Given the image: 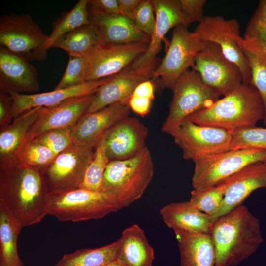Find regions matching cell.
I'll list each match as a JSON object with an SVG mask.
<instances>
[{"instance_id":"cell-10","label":"cell","mask_w":266,"mask_h":266,"mask_svg":"<svg viewBox=\"0 0 266 266\" xmlns=\"http://www.w3.org/2000/svg\"><path fill=\"white\" fill-rule=\"evenodd\" d=\"M170 135L181 149L183 158L194 162L230 150L232 139L230 131L199 125L188 119Z\"/></svg>"},{"instance_id":"cell-27","label":"cell","mask_w":266,"mask_h":266,"mask_svg":"<svg viewBox=\"0 0 266 266\" xmlns=\"http://www.w3.org/2000/svg\"><path fill=\"white\" fill-rule=\"evenodd\" d=\"M119 240L117 258L126 266H153L154 251L143 229L137 224L125 229Z\"/></svg>"},{"instance_id":"cell-24","label":"cell","mask_w":266,"mask_h":266,"mask_svg":"<svg viewBox=\"0 0 266 266\" xmlns=\"http://www.w3.org/2000/svg\"><path fill=\"white\" fill-rule=\"evenodd\" d=\"M180 254V266H215L214 245L209 233L174 231Z\"/></svg>"},{"instance_id":"cell-22","label":"cell","mask_w":266,"mask_h":266,"mask_svg":"<svg viewBox=\"0 0 266 266\" xmlns=\"http://www.w3.org/2000/svg\"><path fill=\"white\" fill-rule=\"evenodd\" d=\"M90 23L94 27L100 42L126 44L149 43L150 36L139 31L133 22L120 14L107 15L88 11Z\"/></svg>"},{"instance_id":"cell-29","label":"cell","mask_w":266,"mask_h":266,"mask_svg":"<svg viewBox=\"0 0 266 266\" xmlns=\"http://www.w3.org/2000/svg\"><path fill=\"white\" fill-rule=\"evenodd\" d=\"M237 43L250 66L252 83L262 99L264 108L263 123L266 125V46L254 39L240 36Z\"/></svg>"},{"instance_id":"cell-46","label":"cell","mask_w":266,"mask_h":266,"mask_svg":"<svg viewBox=\"0 0 266 266\" xmlns=\"http://www.w3.org/2000/svg\"><path fill=\"white\" fill-rule=\"evenodd\" d=\"M104 266H126L124 264L120 262V261L116 260L113 261Z\"/></svg>"},{"instance_id":"cell-26","label":"cell","mask_w":266,"mask_h":266,"mask_svg":"<svg viewBox=\"0 0 266 266\" xmlns=\"http://www.w3.org/2000/svg\"><path fill=\"white\" fill-rule=\"evenodd\" d=\"M38 107L22 113L9 125L0 129V168L17 163L27 133L37 117Z\"/></svg>"},{"instance_id":"cell-5","label":"cell","mask_w":266,"mask_h":266,"mask_svg":"<svg viewBox=\"0 0 266 266\" xmlns=\"http://www.w3.org/2000/svg\"><path fill=\"white\" fill-rule=\"evenodd\" d=\"M119 210L113 196L82 188L49 192L48 215L61 221L99 219Z\"/></svg>"},{"instance_id":"cell-19","label":"cell","mask_w":266,"mask_h":266,"mask_svg":"<svg viewBox=\"0 0 266 266\" xmlns=\"http://www.w3.org/2000/svg\"><path fill=\"white\" fill-rule=\"evenodd\" d=\"M129 115V106L120 103L87 113L72 127L74 142L96 148L113 126Z\"/></svg>"},{"instance_id":"cell-23","label":"cell","mask_w":266,"mask_h":266,"mask_svg":"<svg viewBox=\"0 0 266 266\" xmlns=\"http://www.w3.org/2000/svg\"><path fill=\"white\" fill-rule=\"evenodd\" d=\"M150 78L128 67L112 76L109 81L98 89L94 94L87 113L95 112L117 103L128 105L129 99L135 88L141 82Z\"/></svg>"},{"instance_id":"cell-28","label":"cell","mask_w":266,"mask_h":266,"mask_svg":"<svg viewBox=\"0 0 266 266\" xmlns=\"http://www.w3.org/2000/svg\"><path fill=\"white\" fill-rule=\"evenodd\" d=\"M23 228L6 206L0 202V266H23L17 248Z\"/></svg>"},{"instance_id":"cell-14","label":"cell","mask_w":266,"mask_h":266,"mask_svg":"<svg viewBox=\"0 0 266 266\" xmlns=\"http://www.w3.org/2000/svg\"><path fill=\"white\" fill-rule=\"evenodd\" d=\"M148 46V43L143 42L120 44L100 42L85 57L86 82L100 80L122 72L143 54Z\"/></svg>"},{"instance_id":"cell-41","label":"cell","mask_w":266,"mask_h":266,"mask_svg":"<svg viewBox=\"0 0 266 266\" xmlns=\"http://www.w3.org/2000/svg\"><path fill=\"white\" fill-rule=\"evenodd\" d=\"M154 14L152 0H142L135 12L133 19L136 28L150 37L156 24Z\"/></svg>"},{"instance_id":"cell-21","label":"cell","mask_w":266,"mask_h":266,"mask_svg":"<svg viewBox=\"0 0 266 266\" xmlns=\"http://www.w3.org/2000/svg\"><path fill=\"white\" fill-rule=\"evenodd\" d=\"M112 76L99 80L86 82L76 86L54 89L48 92L33 94L8 93L13 100L14 119L36 107L55 106L68 99L95 94Z\"/></svg>"},{"instance_id":"cell-11","label":"cell","mask_w":266,"mask_h":266,"mask_svg":"<svg viewBox=\"0 0 266 266\" xmlns=\"http://www.w3.org/2000/svg\"><path fill=\"white\" fill-rule=\"evenodd\" d=\"M96 148L74 142L41 170L49 192L80 188Z\"/></svg>"},{"instance_id":"cell-38","label":"cell","mask_w":266,"mask_h":266,"mask_svg":"<svg viewBox=\"0 0 266 266\" xmlns=\"http://www.w3.org/2000/svg\"><path fill=\"white\" fill-rule=\"evenodd\" d=\"M87 63L84 57L69 56L66 70L54 89H60L81 85L85 82Z\"/></svg>"},{"instance_id":"cell-39","label":"cell","mask_w":266,"mask_h":266,"mask_svg":"<svg viewBox=\"0 0 266 266\" xmlns=\"http://www.w3.org/2000/svg\"><path fill=\"white\" fill-rule=\"evenodd\" d=\"M72 127L51 130L34 140L45 146L57 155L74 143Z\"/></svg>"},{"instance_id":"cell-25","label":"cell","mask_w":266,"mask_h":266,"mask_svg":"<svg viewBox=\"0 0 266 266\" xmlns=\"http://www.w3.org/2000/svg\"><path fill=\"white\" fill-rule=\"evenodd\" d=\"M160 213L163 222L174 231L210 233L213 222L211 218L194 207L189 201L167 204L160 209Z\"/></svg>"},{"instance_id":"cell-9","label":"cell","mask_w":266,"mask_h":266,"mask_svg":"<svg viewBox=\"0 0 266 266\" xmlns=\"http://www.w3.org/2000/svg\"><path fill=\"white\" fill-rule=\"evenodd\" d=\"M208 43L187 27H175L167 51L152 78H159L163 87L172 90L180 76L193 67L197 55Z\"/></svg>"},{"instance_id":"cell-20","label":"cell","mask_w":266,"mask_h":266,"mask_svg":"<svg viewBox=\"0 0 266 266\" xmlns=\"http://www.w3.org/2000/svg\"><path fill=\"white\" fill-rule=\"evenodd\" d=\"M222 204L211 218L213 221L241 205L254 191L266 188V162L252 164L228 179Z\"/></svg>"},{"instance_id":"cell-17","label":"cell","mask_w":266,"mask_h":266,"mask_svg":"<svg viewBox=\"0 0 266 266\" xmlns=\"http://www.w3.org/2000/svg\"><path fill=\"white\" fill-rule=\"evenodd\" d=\"M147 127L138 119L127 116L113 126L104 136L109 161L133 157L146 146Z\"/></svg>"},{"instance_id":"cell-34","label":"cell","mask_w":266,"mask_h":266,"mask_svg":"<svg viewBox=\"0 0 266 266\" xmlns=\"http://www.w3.org/2000/svg\"><path fill=\"white\" fill-rule=\"evenodd\" d=\"M109 162L103 136L96 147L93 158L87 168L80 188L102 192L103 177Z\"/></svg>"},{"instance_id":"cell-2","label":"cell","mask_w":266,"mask_h":266,"mask_svg":"<svg viewBox=\"0 0 266 266\" xmlns=\"http://www.w3.org/2000/svg\"><path fill=\"white\" fill-rule=\"evenodd\" d=\"M210 234L215 266H235L256 252L263 242L259 220L244 205L217 218Z\"/></svg>"},{"instance_id":"cell-33","label":"cell","mask_w":266,"mask_h":266,"mask_svg":"<svg viewBox=\"0 0 266 266\" xmlns=\"http://www.w3.org/2000/svg\"><path fill=\"white\" fill-rule=\"evenodd\" d=\"M228 185V179L222 183L201 190L191 193L190 203L199 210L210 217L220 208Z\"/></svg>"},{"instance_id":"cell-4","label":"cell","mask_w":266,"mask_h":266,"mask_svg":"<svg viewBox=\"0 0 266 266\" xmlns=\"http://www.w3.org/2000/svg\"><path fill=\"white\" fill-rule=\"evenodd\" d=\"M154 170L152 157L146 146L133 157L110 161L103 175L101 191L114 197L119 209L127 207L143 195Z\"/></svg>"},{"instance_id":"cell-8","label":"cell","mask_w":266,"mask_h":266,"mask_svg":"<svg viewBox=\"0 0 266 266\" xmlns=\"http://www.w3.org/2000/svg\"><path fill=\"white\" fill-rule=\"evenodd\" d=\"M266 161V150H229L194 162L192 178L194 190H201L216 186L247 166Z\"/></svg>"},{"instance_id":"cell-43","label":"cell","mask_w":266,"mask_h":266,"mask_svg":"<svg viewBox=\"0 0 266 266\" xmlns=\"http://www.w3.org/2000/svg\"><path fill=\"white\" fill-rule=\"evenodd\" d=\"M88 10L103 15L119 14L117 0H88Z\"/></svg>"},{"instance_id":"cell-36","label":"cell","mask_w":266,"mask_h":266,"mask_svg":"<svg viewBox=\"0 0 266 266\" xmlns=\"http://www.w3.org/2000/svg\"><path fill=\"white\" fill-rule=\"evenodd\" d=\"M251 149L266 150V128L255 126L232 132L230 150Z\"/></svg>"},{"instance_id":"cell-13","label":"cell","mask_w":266,"mask_h":266,"mask_svg":"<svg viewBox=\"0 0 266 266\" xmlns=\"http://www.w3.org/2000/svg\"><path fill=\"white\" fill-rule=\"evenodd\" d=\"M194 32L203 40L218 45L224 55L238 66L244 83H252L249 63L237 43L241 36L240 25L236 18L205 16Z\"/></svg>"},{"instance_id":"cell-37","label":"cell","mask_w":266,"mask_h":266,"mask_svg":"<svg viewBox=\"0 0 266 266\" xmlns=\"http://www.w3.org/2000/svg\"><path fill=\"white\" fill-rule=\"evenodd\" d=\"M155 86L149 79L139 84L134 90L128 102V106L134 112L144 117L150 110L154 99Z\"/></svg>"},{"instance_id":"cell-18","label":"cell","mask_w":266,"mask_h":266,"mask_svg":"<svg viewBox=\"0 0 266 266\" xmlns=\"http://www.w3.org/2000/svg\"><path fill=\"white\" fill-rule=\"evenodd\" d=\"M39 89L38 72L30 61L0 46V90L33 94Z\"/></svg>"},{"instance_id":"cell-40","label":"cell","mask_w":266,"mask_h":266,"mask_svg":"<svg viewBox=\"0 0 266 266\" xmlns=\"http://www.w3.org/2000/svg\"><path fill=\"white\" fill-rule=\"evenodd\" d=\"M256 40L266 46V0H261L249 21L243 37Z\"/></svg>"},{"instance_id":"cell-35","label":"cell","mask_w":266,"mask_h":266,"mask_svg":"<svg viewBox=\"0 0 266 266\" xmlns=\"http://www.w3.org/2000/svg\"><path fill=\"white\" fill-rule=\"evenodd\" d=\"M56 155L50 149L33 140L25 144L17 158V164L42 170L54 159Z\"/></svg>"},{"instance_id":"cell-12","label":"cell","mask_w":266,"mask_h":266,"mask_svg":"<svg viewBox=\"0 0 266 266\" xmlns=\"http://www.w3.org/2000/svg\"><path fill=\"white\" fill-rule=\"evenodd\" d=\"M202 81L220 96H226L244 83L238 66L228 59L217 44L208 42L197 55L193 67Z\"/></svg>"},{"instance_id":"cell-42","label":"cell","mask_w":266,"mask_h":266,"mask_svg":"<svg viewBox=\"0 0 266 266\" xmlns=\"http://www.w3.org/2000/svg\"><path fill=\"white\" fill-rule=\"evenodd\" d=\"M181 11L188 27L195 22H200L204 17L205 0H178Z\"/></svg>"},{"instance_id":"cell-3","label":"cell","mask_w":266,"mask_h":266,"mask_svg":"<svg viewBox=\"0 0 266 266\" xmlns=\"http://www.w3.org/2000/svg\"><path fill=\"white\" fill-rule=\"evenodd\" d=\"M264 117L263 101L252 83H243L231 94L186 119L231 132L255 126Z\"/></svg>"},{"instance_id":"cell-45","label":"cell","mask_w":266,"mask_h":266,"mask_svg":"<svg viewBox=\"0 0 266 266\" xmlns=\"http://www.w3.org/2000/svg\"><path fill=\"white\" fill-rule=\"evenodd\" d=\"M119 13L133 21L134 14L142 0H117Z\"/></svg>"},{"instance_id":"cell-1","label":"cell","mask_w":266,"mask_h":266,"mask_svg":"<svg viewBox=\"0 0 266 266\" xmlns=\"http://www.w3.org/2000/svg\"><path fill=\"white\" fill-rule=\"evenodd\" d=\"M48 193L41 170L17 163L0 168V202L23 227L37 224L48 215Z\"/></svg>"},{"instance_id":"cell-47","label":"cell","mask_w":266,"mask_h":266,"mask_svg":"<svg viewBox=\"0 0 266 266\" xmlns=\"http://www.w3.org/2000/svg\"></svg>"},{"instance_id":"cell-16","label":"cell","mask_w":266,"mask_h":266,"mask_svg":"<svg viewBox=\"0 0 266 266\" xmlns=\"http://www.w3.org/2000/svg\"><path fill=\"white\" fill-rule=\"evenodd\" d=\"M94 94L68 99L55 106L39 107L37 117L29 129L23 146L48 131L73 126L87 113Z\"/></svg>"},{"instance_id":"cell-32","label":"cell","mask_w":266,"mask_h":266,"mask_svg":"<svg viewBox=\"0 0 266 266\" xmlns=\"http://www.w3.org/2000/svg\"><path fill=\"white\" fill-rule=\"evenodd\" d=\"M88 0H80L68 12L63 14L54 22L46 43L48 50L54 42L64 34L81 26L90 24L88 12Z\"/></svg>"},{"instance_id":"cell-7","label":"cell","mask_w":266,"mask_h":266,"mask_svg":"<svg viewBox=\"0 0 266 266\" xmlns=\"http://www.w3.org/2000/svg\"><path fill=\"white\" fill-rule=\"evenodd\" d=\"M48 37L29 14L3 15L0 18V46L29 61L46 59Z\"/></svg>"},{"instance_id":"cell-15","label":"cell","mask_w":266,"mask_h":266,"mask_svg":"<svg viewBox=\"0 0 266 266\" xmlns=\"http://www.w3.org/2000/svg\"><path fill=\"white\" fill-rule=\"evenodd\" d=\"M156 17L154 30L145 52L128 67L133 71L152 78L158 65L157 55L161 49L165 35L172 28L186 25L178 0H152Z\"/></svg>"},{"instance_id":"cell-31","label":"cell","mask_w":266,"mask_h":266,"mask_svg":"<svg viewBox=\"0 0 266 266\" xmlns=\"http://www.w3.org/2000/svg\"><path fill=\"white\" fill-rule=\"evenodd\" d=\"M119 240L95 249H81L64 255L54 266H104L117 259Z\"/></svg>"},{"instance_id":"cell-44","label":"cell","mask_w":266,"mask_h":266,"mask_svg":"<svg viewBox=\"0 0 266 266\" xmlns=\"http://www.w3.org/2000/svg\"><path fill=\"white\" fill-rule=\"evenodd\" d=\"M14 120L13 100L8 93L0 92V129L4 128Z\"/></svg>"},{"instance_id":"cell-6","label":"cell","mask_w":266,"mask_h":266,"mask_svg":"<svg viewBox=\"0 0 266 266\" xmlns=\"http://www.w3.org/2000/svg\"><path fill=\"white\" fill-rule=\"evenodd\" d=\"M172 90L169 114L161 128L163 132L169 134L189 116L209 106L220 96L192 69L180 76Z\"/></svg>"},{"instance_id":"cell-30","label":"cell","mask_w":266,"mask_h":266,"mask_svg":"<svg viewBox=\"0 0 266 266\" xmlns=\"http://www.w3.org/2000/svg\"><path fill=\"white\" fill-rule=\"evenodd\" d=\"M100 41L90 23L81 26L61 36L51 47L65 50L69 56L86 57L99 44Z\"/></svg>"}]
</instances>
